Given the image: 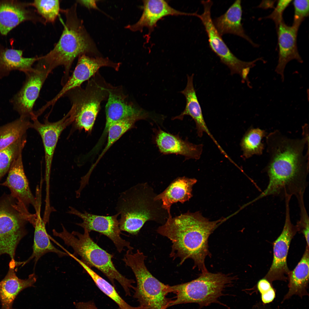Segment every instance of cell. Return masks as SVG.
I'll use <instances>...</instances> for the list:
<instances>
[{
    "instance_id": "44dd1931",
    "label": "cell",
    "mask_w": 309,
    "mask_h": 309,
    "mask_svg": "<svg viewBox=\"0 0 309 309\" xmlns=\"http://www.w3.org/2000/svg\"><path fill=\"white\" fill-rule=\"evenodd\" d=\"M143 12L138 21L125 28L133 31H142L144 27L147 28L150 33L156 25L157 22L169 15L193 16V13L181 11L171 7L167 1L163 0L142 1Z\"/></svg>"
},
{
    "instance_id": "277c9868",
    "label": "cell",
    "mask_w": 309,
    "mask_h": 309,
    "mask_svg": "<svg viewBox=\"0 0 309 309\" xmlns=\"http://www.w3.org/2000/svg\"><path fill=\"white\" fill-rule=\"evenodd\" d=\"M156 195L146 183H138L120 194L116 209L120 216L121 231L135 235L147 221H166L168 213L161 201L155 199Z\"/></svg>"
},
{
    "instance_id": "603a6c76",
    "label": "cell",
    "mask_w": 309,
    "mask_h": 309,
    "mask_svg": "<svg viewBox=\"0 0 309 309\" xmlns=\"http://www.w3.org/2000/svg\"><path fill=\"white\" fill-rule=\"evenodd\" d=\"M193 76L194 74L191 76L187 75L186 86L183 90L180 92L186 98V104L184 110L179 115L173 117L172 119L182 120L185 116H190L195 123L198 136L201 137L203 133L205 132L217 145L218 143L209 131L205 122L194 86Z\"/></svg>"
},
{
    "instance_id": "e575fe53",
    "label": "cell",
    "mask_w": 309,
    "mask_h": 309,
    "mask_svg": "<svg viewBox=\"0 0 309 309\" xmlns=\"http://www.w3.org/2000/svg\"><path fill=\"white\" fill-rule=\"evenodd\" d=\"M257 288L261 294V299L264 304L272 302L274 299L276 293L272 284L264 278L260 280L257 284Z\"/></svg>"
},
{
    "instance_id": "52a82bcc",
    "label": "cell",
    "mask_w": 309,
    "mask_h": 309,
    "mask_svg": "<svg viewBox=\"0 0 309 309\" xmlns=\"http://www.w3.org/2000/svg\"><path fill=\"white\" fill-rule=\"evenodd\" d=\"M235 277L221 273L201 272L196 279L181 284L170 286L171 292L176 295L169 307L177 304L196 303L202 307L212 303H220L218 299L225 289L236 279Z\"/></svg>"
},
{
    "instance_id": "f35d334b",
    "label": "cell",
    "mask_w": 309,
    "mask_h": 309,
    "mask_svg": "<svg viewBox=\"0 0 309 309\" xmlns=\"http://www.w3.org/2000/svg\"><path fill=\"white\" fill-rule=\"evenodd\" d=\"M275 1H263L259 6V7L264 9H266L273 7Z\"/></svg>"
},
{
    "instance_id": "7402d4cb",
    "label": "cell",
    "mask_w": 309,
    "mask_h": 309,
    "mask_svg": "<svg viewBox=\"0 0 309 309\" xmlns=\"http://www.w3.org/2000/svg\"><path fill=\"white\" fill-rule=\"evenodd\" d=\"M16 262L10 261L8 271L0 282L1 309H13V304L17 295L24 289L34 286L37 281V276L34 273L29 275L26 279L19 278L15 272Z\"/></svg>"
},
{
    "instance_id": "f546056e",
    "label": "cell",
    "mask_w": 309,
    "mask_h": 309,
    "mask_svg": "<svg viewBox=\"0 0 309 309\" xmlns=\"http://www.w3.org/2000/svg\"><path fill=\"white\" fill-rule=\"evenodd\" d=\"M266 135V131L259 128H251L248 130L240 144L243 158L247 159L254 155H261L264 148L262 140Z\"/></svg>"
},
{
    "instance_id": "7c38bea8",
    "label": "cell",
    "mask_w": 309,
    "mask_h": 309,
    "mask_svg": "<svg viewBox=\"0 0 309 309\" xmlns=\"http://www.w3.org/2000/svg\"><path fill=\"white\" fill-rule=\"evenodd\" d=\"M75 110L72 106L70 110L61 119L54 122H49L45 119L43 123L37 118H33L31 128L35 130L40 135L44 148L45 159V179L46 188H49L51 168L54 152L60 136L63 131L73 122L75 118Z\"/></svg>"
},
{
    "instance_id": "d4e9b609",
    "label": "cell",
    "mask_w": 309,
    "mask_h": 309,
    "mask_svg": "<svg viewBox=\"0 0 309 309\" xmlns=\"http://www.w3.org/2000/svg\"><path fill=\"white\" fill-rule=\"evenodd\" d=\"M197 180L185 177L174 180L162 192L156 195V200L161 201L163 208L167 211L169 217L171 216L170 209L174 203L180 202L183 203L192 197V189Z\"/></svg>"
},
{
    "instance_id": "484cf974",
    "label": "cell",
    "mask_w": 309,
    "mask_h": 309,
    "mask_svg": "<svg viewBox=\"0 0 309 309\" xmlns=\"http://www.w3.org/2000/svg\"><path fill=\"white\" fill-rule=\"evenodd\" d=\"M41 205L35 210L36 218L33 227L35 229L33 251L31 255L26 261L20 262L23 266L34 259L35 266L39 259L49 252L56 253L60 257L68 254L59 250L51 243L45 228V225L41 216Z\"/></svg>"
},
{
    "instance_id": "f1b7e54d",
    "label": "cell",
    "mask_w": 309,
    "mask_h": 309,
    "mask_svg": "<svg viewBox=\"0 0 309 309\" xmlns=\"http://www.w3.org/2000/svg\"><path fill=\"white\" fill-rule=\"evenodd\" d=\"M29 118L20 117L0 126V151L26 136L27 130L31 128Z\"/></svg>"
},
{
    "instance_id": "6da1fadb",
    "label": "cell",
    "mask_w": 309,
    "mask_h": 309,
    "mask_svg": "<svg viewBox=\"0 0 309 309\" xmlns=\"http://www.w3.org/2000/svg\"><path fill=\"white\" fill-rule=\"evenodd\" d=\"M308 128L303 126L300 138H289L277 130L266 136L269 159L266 170L269 180L259 199L271 195L296 196L304 192L309 171V152L304 154L309 144Z\"/></svg>"
},
{
    "instance_id": "836d02e7",
    "label": "cell",
    "mask_w": 309,
    "mask_h": 309,
    "mask_svg": "<svg viewBox=\"0 0 309 309\" xmlns=\"http://www.w3.org/2000/svg\"><path fill=\"white\" fill-rule=\"evenodd\" d=\"M293 4L294 15L292 25L298 29L302 21L309 16V0H295Z\"/></svg>"
},
{
    "instance_id": "cb8c5ba5",
    "label": "cell",
    "mask_w": 309,
    "mask_h": 309,
    "mask_svg": "<svg viewBox=\"0 0 309 309\" xmlns=\"http://www.w3.org/2000/svg\"><path fill=\"white\" fill-rule=\"evenodd\" d=\"M242 14L241 0H237L224 14L213 19V22L221 36L228 33L237 35L257 47L258 46V44L254 43L245 33L241 22Z\"/></svg>"
},
{
    "instance_id": "4316f807",
    "label": "cell",
    "mask_w": 309,
    "mask_h": 309,
    "mask_svg": "<svg viewBox=\"0 0 309 309\" xmlns=\"http://www.w3.org/2000/svg\"><path fill=\"white\" fill-rule=\"evenodd\" d=\"M21 50L5 47L0 43V79L8 76L13 70L24 73L31 70L38 57L25 58Z\"/></svg>"
},
{
    "instance_id": "4fadbf2b",
    "label": "cell",
    "mask_w": 309,
    "mask_h": 309,
    "mask_svg": "<svg viewBox=\"0 0 309 309\" xmlns=\"http://www.w3.org/2000/svg\"><path fill=\"white\" fill-rule=\"evenodd\" d=\"M67 213L76 215L82 220V223L76 224L84 230L89 233L92 231H96L109 238L112 241L119 253L121 252L125 247L128 249H133L130 243L121 236V231L118 219V213L110 216L100 215L86 211L82 213L72 207H69Z\"/></svg>"
},
{
    "instance_id": "1f68e13d",
    "label": "cell",
    "mask_w": 309,
    "mask_h": 309,
    "mask_svg": "<svg viewBox=\"0 0 309 309\" xmlns=\"http://www.w3.org/2000/svg\"><path fill=\"white\" fill-rule=\"evenodd\" d=\"M26 142L25 136L0 151V181L9 171L15 159L23 150Z\"/></svg>"
},
{
    "instance_id": "30bf717a",
    "label": "cell",
    "mask_w": 309,
    "mask_h": 309,
    "mask_svg": "<svg viewBox=\"0 0 309 309\" xmlns=\"http://www.w3.org/2000/svg\"><path fill=\"white\" fill-rule=\"evenodd\" d=\"M201 3L203 11L201 14L197 12L195 16L199 18L204 27L211 50L219 58L221 62L229 69L231 74H239L242 79L254 67L258 58L251 61H242L235 56L229 49L215 27L211 18V9L213 4L211 1L203 0Z\"/></svg>"
},
{
    "instance_id": "9a60e30c",
    "label": "cell",
    "mask_w": 309,
    "mask_h": 309,
    "mask_svg": "<svg viewBox=\"0 0 309 309\" xmlns=\"http://www.w3.org/2000/svg\"><path fill=\"white\" fill-rule=\"evenodd\" d=\"M120 64V63L114 62L107 57L103 58L101 56L92 57L86 54L79 56L72 74L59 92L51 100V103L55 104L68 92L81 86L83 83L94 76L101 67H111L118 71Z\"/></svg>"
},
{
    "instance_id": "ffe728a7",
    "label": "cell",
    "mask_w": 309,
    "mask_h": 309,
    "mask_svg": "<svg viewBox=\"0 0 309 309\" xmlns=\"http://www.w3.org/2000/svg\"><path fill=\"white\" fill-rule=\"evenodd\" d=\"M279 47L278 59L275 71L284 80V72L287 64L293 60L300 63L303 60L298 52L297 37L298 29L293 26H288L283 19L276 26Z\"/></svg>"
},
{
    "instance_id": "8992f818",
    "label": "cell",
    "mask_w": 309,
    "mask_h": 309,
    "mask_svg": "<svg viewBox=\"0 0 309 309\" xmlns=\"http://www.w3.org/2000/svg\"><path fill=\"white\" fill-rule=\"evenodd\" d=\"M146 257L137 249L135 253H126L122 260L135 276L136 286L134 287L133 297L146 309H167L172 300L167 296L170 293V286L154 277L146 268Z\"/></svg>"
},
{
    "instance_id": "83f0119b",
    "label": "cell",
    "mask_w": 309,
    "mask_h": 309,
    "mask_svg": "<svg viewBox=\"0 0 309 309\" xmlns=\"http://www.w3.org/2000/svg\"><path fill=\"white\" fill-rule=\"evenodd\" d=\"M309 247L306 245L300 260L295 268L290 271L288 274L287 279L289 281V289L283 301L294 295H298L301 298L308 295L307 289L309 283Z\"/></svg>"
},
{
    "instance_id": "5bb4252c",
    "label": "cell",
    "mask_w": 309,
    "mask_h": 309,
    "mask_svg": "<svg viewBox=\"0 0 309 309\" xmlns=\"http://www.w3.org/2000/svg\"><path fill=\"white\" fill-rule=\"evenodd\" d=\"M286 203V217L283 230L273 244V258L272 264L264 277L271 284L274 281H286L290 270L287 265V258L290 244L297 229L292 223L290 214V200Z\"/></svg>"
},
{
    "instance_id": "2e32d148",
    "label": "cell",
    "mask_w": 309,
    "mask_h": 309,
    "mask_svg": "<svg viewBox=\"0 0 309 309\" xmlns=\"http://www.w3.org/2000/svg\"><path fill=\"white\" fill-rule=\"evenodd\" d=\"M126 96L116 89L109 88L107 102L105 106L106 122L104 134L107 132L110 126L121 120L133 119L151 118L156 120L153 113L138 107L125 100Z\"/></svg>"
},
{
    "instance_id": "ab89813d",
    "label": "cell",
    "mask_w": 309,
    "mask_h": 309,
    "mask_svg": "<svg viewBox=\"0 0 309 309\" xmlns=\"http://www.w3.org/2000/svg\"><path fill=\"white\" fill-rule=\"evenodd\" d=\"M117 309H120L119 308H118Z\"/></svg>"
},
{
    "instance_id": "5b68a950",
    "label": "cell",
    "mask_w": 309,
    "mask_h": 309,
    "mask_svg": "<svg viewBox=\"0 0 309 309\" xmlns=\"http://www.w3.org/2000/svg\"><path fill=\"white\" fill-rule=\"evenodd\" d=\"M63 231L59 232L53 230V235L60 237L65 244L71 247L74 254L81 258L80 260L91 268L94 267L101 272L108 279L112 285L115 287V281H117L123 288L126 296L131 295L130 289L135 282L132 279L126 278L116 268L112 261L113 255L100 247L92 239L89 232L84 230L83 234L78 231L68 232L62 225Z\"/></svg>"
},
{
    "instance_id": "ac0fdd59",
    "label": "cell",
    "mask_w": 309,
    "mask_h": 309,
    "mask_svg": "<svg viewBox=\"0 0 309 309\" xmlns=\"http://www.w3.org/2000/svg\"><path fill=\"white\" fill-rule=\"evenodd\" d=\"M30 3L18 0H0V34L6 35L12 29L25 21H45L29 7Z\"/></svg>"
},
{
    "instance_id": "8fae6325",
    "label": "cell",
    "mask_w": 309,
    "mask_h": 309,
    "mask_svg": "<svg viewBox=\"0 0 309 309\" xmlns=\"http://www.w3.org/2000/svg\"><path fill=\"white\" fill-rule=\"evenodd\" d=\"M24 74L25 80L22 87L10 101L20 117L31 119L34 116L33 106L50 73L46 68L37 63L32 70Z\"/></svg>"
},
{
    "instance_id": "d590c367",
    "label": "cell",
    "mask_w": 309,
    "mask_h": 309,
    "mask_svg": "<svg viewBox=\"0 0 309 309\" xmlns=\"http://www.w3.org/2000/svg\"><path fill=\"white\" fill-rule=\"evenodd\" d=\"M292 1V0H291L278 1L277 5L274 10L271 13L266 17L265 18L270 19L274 21L276 26L283 20V13Z\"/></svg>"
},
{
    "instance_id": "d6986e66",
    "label": "cell",
    "mask_w": 309,
    "mask_h": 309,
    "mask_svg": "<svg viewBox=\"0 0 309 309\" xmlns=\"http://www.w3.org/2000/svg\"><path fill=\"white\" fill-rule=\"evenodd\" d=\"M153 142L163 154L184 156L185 159H199L203 150L202 144H196L183 140L178 135L171 134L159 128L153 129Z\"/></svg>"
},
{
    "instance_id": "ba28073f",
    "label": "cell",
    "mask_w": 309,
    "mask_h": 309,
    "mask_svg": "<svg viewBox=\"0 0 309 309\" xmlns=\"http://www.w3.org/2000/svg\"><path fill=\"white\" fill-rule=\"evenodd\" d=\"M35 214L23 209L11 195L0 197V256L6 254L15 261L16 250L21 240L27 234L25 225L31 223Z\"/></svg>"
},
{
    "instance_id": "60d3db41",
    "label": "cell",
    "mask_w": 309,
    "mask_h": 309,
    "mask_svg": "<svg viewBox=\"0 0 309 309\" xmlns=\"http://www.w3.org/2000/svg\"><path fill=\"white\" fill-rule=\"evenodd\" d=\"M13 309H14V308H13Z\"/></svg>"
},
{
    "instance_id": "74e56055",
    "label": "cell",
    "mask_w": 309,
    "mask_h": 309,
    "mask_svg": "<svg viewBox=\"0 0 309 309\" xmlns=\"http://www.w3.org/2000/svg\"><path fill=\"white\" fill-rule=\"evenodd\" d=\"M96 0H78L77 2L89 9H98Z\"/></svg>"
},
{
    "instance_id": "3957f363",
    "label": "cell",
    "mask_w": 309,
    "mask_h": 309,
    "mask_svg": "<svg viewBox=\"0 0 309 309\" xmlns=\"http://www.w3.org/2000/svg\"><path fill=\"white\" fill-rule=\"evenodd\" d=\"M66 21L62 35L53 49L45 55L38 57L37 63L46 68L50 74L57 67L62 66L63 86L69 78L72 64L77 57L83 54L100 56L95 43L87 32L83 21L77 12V4L63 10Z\"/></svg>"
},
{
    "instance_id": "4dcf8cb0",
    "label": "cell",
    "mask_w": 309,
    "mask_h": 309,
    "mask_svg": "<svg viewBox=\"0 0 309 309\" xmlns=\"http://www.w3.org/2000/svg\"><path fill=\"white\" fill-rule=\"evenodd\" d=\"M80 264L90 276L98 288L114 301L120 309H146L139 306L134 307L129 304L119 295L115 287L82 262H80Z\"/></svg>"
},
{
    "instance_id": "d6a6232c",
    "label": "cell",
    "mask_w": 309,
    "mask_h": 309,
    "mask_svg": "<svg viewBox=\"0 0 309 309\" xmlns=\"http://www.w3.org/2000/svg\"><path fill=\"white\" fill-rule=\"evenodd\" d=\"M31 3L46 22L53 23L60 10V2L58 0H35Z\"/></svg>"
},
{
    "instance_id": "8d00e7d4",
    "label": "cell",
    "mask_w": 309,
    "mask_h": 309,
    "mask_svg": "<svg viewBox=\"0 0 309 309\" xmlns=\"http://www.w3.org/2000/svg\"><path fill=\"white\" fill-rule=\"evenodd\" d=\"M74 304L77 309H98L93 301L74 302Z\"/></svg>"
},
{
    "instance_id": "7a4b0ae2",
    "label": "cell",
    "mask_w": 309,
    "mask_h": 309,
    "mask_svg": "<svg viewBox=\"0 0 309 309\" xmlns=\"http://www.w3.org/2000/svg\"><path fill=\"white\" fill-rule=\"evenodd\" d=\"M220 219L211 221L199 212H187L173 217H169L157 231L171 241L170 256L173 260L179 258L182 265L187 259L194 262L193 268L197 267L201 272H207L205 260L211 256L208 239L222 221Z\"/></svg>"
},
{
    "instance_id": "e0dca14e",
    "label": "cell",
    "mask_w": 309,
    "mask_h": 309,
    "mask_svg": "<svg viewBox=\"0 0 309 309\" xmlns=\"http://www.w3.org/2000/svg\"><path fill=\"white\" fill-rule=\"evenodd\" d=\"M21 151L15 159L8 171L5 181L0 183V185L9 188L10 195L17 202L27 208L30 205L35 210L41 204V196L38 195L35 197L30 189L28 181L25 173Z\"/></svg>"
},
{
    "instance_id": "9c48e42d",
    "label": "cell",
    "mask_w": 309,
    "mask_h": 309,
    "mask_svg": "<svg viewBox=\"0 0 309 309\" xmlns=\"http://www.w3.org/2000/svg\"><path fill=\"white\" fill-rule=\"evenodd\" d=\"M110 88L95 78L89 81L85 88L78 87L68 92V97L75 110L74 122L76 127L87 131L91 130L101 102L108 96Z\"/></svg>"
}]
</instances>
